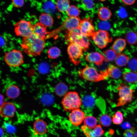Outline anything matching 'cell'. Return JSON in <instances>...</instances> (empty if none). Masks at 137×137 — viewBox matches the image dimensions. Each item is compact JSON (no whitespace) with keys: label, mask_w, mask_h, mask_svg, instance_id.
Masks as SVG:
<instances>
[{"label":"cell","mask_w":137,"mask_h":137,"mask_svg":"<svg viewBox=\"0 0 137 137\" xmlns=\"http://www.w3.org/2000/svg\"><path fill=\"white\" fill-rule=\"evenodd\" d=\"M45 40L33 33L29 36L23 38L21 46L27 55L36 56L40 55L45 45Z\"/></svg>","instance_id":"obj_1"},{"label":"cell","mask_w":137,"mask_h":137,"mask_svg":"<svg viewBox=\"0 0 137 137\" xmlns=\"http://www.w3.org/2000/svg\"><path fill=\"white\" fill-rule=\"evenodd\" d=\"M79 76L89 81L96 82L105 79L109 76L107 70L98 72L94 67L87 65L79 71Z\"/></svg>","instance_id":"obj_2"},{"label":"cell","mask_w":137,"mask_h":137,"mask_svg":"<svg viewBox=\"0 0 137 137\" xmlns=\"http://www.w3.org/2000/svg\"><path fill=\"white\" fill-rule=\"evenodd\" d=\"M82 103L78 94L75 91L67 93L64 96L61 101L63 107L66 111L79 109Z\"/></svg>","instance_id":"obj_3"},{"label":"cell","mask_w":137,"mask_h":137,"mask_svg":"<svg viewBox=\"0 0 137 137\" xmlns=\"http://www.w3.org/2000/svg\"><path fill=\"white\" fill-rule=\"evenodd\" d=\"M68 31L67 39L70 43L76 44L84 50L88 49L90 45L89 37L83 35L79 28Z\"/></svg>","instance_id":"obj_4"},{"label":"cell","mask_w":137,"mask_h":137,"mask_svg":"<svg viewBox=\"0 0 137 137\" xmlns=\"http://www.w3.org/2000/svg\"><path fill=\"white\" fill-rule=\"evenodd\" d=\"M119 97L117 100V107H120L127 104L132 101L134 91L129 87L122 83L117 88Z\"/></svg>","instance_id":"obj_5"},{"label":"cell","mask_w":137,"mask_h":137,"mask_svg":"<svg viewBox=\"0 0 137 137\" xmlns=\"http://www.w3.org/2000/svg\"><path fill=\"white\" fill-rule=\"evenodd\" d=\"M4 60L7 64L11 67H18L24 62L22 52L16 49H13L6 53L4 55Z\"/></svg>","instance_id":"obj_6"},{"label":"cell","mask_w":137,"mask_h":137,"mask_svg":"<svg viewBox=\"0 0 137 137\" xmlns=\"http://www.w3.org/2000/svg\"><path fill=\"white\" fill-rule=\"evenodd\" d=\"M14 26V32L17 36L25 38L33 33V25L29 21L22 20L17 22Z\"/></svg>","instance_id":"obj_7"},{"label":"cell","mask_w":137,"mask_h":137,"mask_svg":"<svg viewBox=\"0 0 137 137\" xmlns=\"http://www.w3.org/2000/svg\"><path fill=\"white\" fill-rule=\"evenodd\" d=\"M91 37L95 45L100 49L105 48L112 40L108 32L104 30H98Z\"/></svg>","instance_id":"obj_8"},{"label":"cell","mask_w":137,"mask_h":137,"mask_svg":"<svg viewBox=\"0 0 137 137\" xmlns=\"http://www.w3.org/2000/svg\"><path fill=\"white\" fill-rule=\"evenodd\" d=\"M83 50L74 43H70L67 48V52L71 61L75 65H78L83 56Z\"/></svg>","instance_id":"obj_9"},{"label":"cell","mask_w":137,"mask_h":137,"mask_svg":"<svg viewBox=\"0 0 137 137\" xmlns=\"http://www.w3.org/2000/svg\"><path fill=\"white\" fill-rule=\"evenodd\" d=\"M78 28L83 35L88 37H91L95 32L92 21L89 18L81 20Z\"/></svg>","instance_id":"obj_10"},{"label":"cell","mask_w":137,"mask_h":137,"mask_svg":"<svg viewBox=\"0 0 137 137\" xmlns=\"http://www.w3.org/2000/svg\"><path fill=\"white\" fill-rule=\"evenodd\" d=\"M80 19L78 17H70L66 18L59 28V31L64 29L71 31L78 28Z\"/></svg>","instance_id":"obj_11"},{"label":"cell","mask_w":137,"mask_h":137,"mask_svg":"<svg viewBox=\"0 0 137 137\" xmlns=\"http://www.w3.org/2000/svg\"><path fill=\"white\" fill-rule=\"evenodd\" d=\"M85 117L84 113L79 108L72 111L69 115V120L73 125L77 126L82 122Z\"/></svg>","instance_id":"obj_12"},{"label":"cell","mask_w":137,"mask_h":137,"mask_svg":"<svg viewBox=\"0 0 137 137\" xmlns=\"http://www.w3.org/2000/svg\"><path fill=\"white\" fill-rule=\"evenodd\" d=\"M81 128L87 137H100L104 132L99 125H97L93 128H89L83 125L81 127Z\"/></svg>","instance_id":"obj_13"},{"label":"cell","mask_w":137,"mask_h":137,"mask_svg":"<svg viewBox=\"0 0 137 137\" xmlns=\"http://www.w3.org/2000/svg\"><path fill=\"white\" fill-rule=\"evenodd\" d=\"M0 107V114L4 117L11 118L13 117L16 110L15 105L10 102H5Z\"/></svg>","instance_id":"obj_14"},{"label":"cell","mask_w":137,"mask_h":137,"mask_svg":"<svg viewBox=\"0 0 137 137\" xmlns=\"http://www.w3.org/2000/svg\"><path fill=\"white\" fill-rule=\"evenodd\" d=\"M85 59L88 62L93 63L96 65L100 66L105 60V57L98 52H93L88 54L85 57Z\"/></svg>","instance_id":"obj_15"},{"label":"cell","mask_w":137,"mask_h":137,"mask_svg":"<svg viewBox=\"0 0 137 137\" xmlns=\"http://www.w3.org/2000/svg\"><path fill=\"white\" fill-rule=\"evenodd\" d=\"M33 128L34 131L37 134L42 135L47 132V125L44 121L38 119L35 122Z\"/></svg>","instance_id":"obj_16"},{"label":"cell","mask_w":137,"mask_h":137,"mask_svg":"<svg viewBox=\"0 0 137 137\" xmlns=\"http://www.w3.org/2000/svg\"><path fill=\"white\" fill-rule=\"evenodd\" d=\"M46 27L40 22H38L33 25V33H34L41 38L45 40L47 35L50 32L46 30Z\"/></svg>","instance_id":"obj_17"},{"label":"cell","mask_w":137,"mask_h":137,"mask_svg":"<svg viewBox=\"0 0 137 137\" xmlns=\"http://www.w3.org/2000/svg\"><path fill=\"white\" fill-rule=\"evenodd\" d=\"M126 45V40L124 39L119 38L116 39L113 43L111 48L116 54H121L125 48Z\"/></svg>","instance_id":"obj_18"},{"label":"cell","mask_w":137,"mask_h":137,"mask_svg":"<svg viewBox=\"0 0 137 137\" xmlns=\"http://www.w3.org/2000/svg\"><path fill=\"white\" fill-rule=\"evenodd\" d=\"M20 93V90L18 86L14 84L9 86L6 91V94L9 98L14 99L17 98Z\"/></svg>","instance_id":"obj_19"},{"label":"cell","mask_w":137,"mask_h":137,"mask_svg":"<svg viewBox=\"0 0 137 137\" xmlns=\"http://www.w3.org/2000/svg\"><path fill=\"white\" fill-rule=\"evenodd\" d=\"M40 22L45 26L50 27L53 23V19L50 15L47 13H44L41 14L39 18Z\"/></svg>","instance_id":"obj_20"},{"label":"cell","mask_w":137,"mask_h":137,"mask_svg":"<svg viewBox=\"0 0 137 137\" xmlns=\"http://www.w3.org/2000/svg\"><path fill=\"white\" fill-rule=\"evenodd\" d=\"M107 70L108 76L112 78L117 79L121 76L122 73L120 70L114 65H109Z\"/></svg>","instance_id":"obj_21"},{"label":"cell","mask_w":137,"mask_h":137,"mask_svg":"<svg viewBox=\"0 0 137 137\" xmlns=\"http://www.w3.org/2000/svg\"><path fill=\"white\" fill-rule=\"evenodd\" d=\"M98 15L99 18L103 21L109 19L112 16V12L110 10L106 7H101L99 9Z\"/></svg>","instance_id":"obj_22"},{"label":"cell","mask_w":137,"mask_h":137,"mask_svg":"<svg viewBox=\"0 0 137 137\" xmlns=\"http://www.w3.org/2000/svg\"><path fill=\"white\" fill-rule=\"evenodd\" d=\"M123 78L127 83H134L137 81V73L132 71L126 72L123 74Z\"/></svg>","instance_id":"obj_23"},{"label":"cell","mask_w":137,"mask_h":137,"mask_svg":"<svg viewBox=\"0 0 137 137\" xmlns=\"http://www.w3.org/2000/svg\"><path fill=\"white\" fill-rule=\"evenodd\" d=\"M129 58L126 55L120 54L117 55L115 61L116 65L119 67H123L128 63Z\"/></svg>","instance_id":"obj_24"},{"label":"cell","mask_w":137,"mask_h":137,"mask_svg":"<svg viewBox=\"0 0 137 137\" xmlns=\"http://www.w3.org/2000/svg\"><path fill=\"white\" fill-rule=\"evenodd\" d=\"M69 0H57L56 4V7L61 12L66 11L70 6Z\"/></svg>","instance_id":"obj_25"},{"label":"cell","mask_w":137,"mask_h":137,"mask_svg":"<svg viewBox=\"0 0 137 137\" xmlns=\"http://www.w3.org/2000/svg\"><path fill=\"white\" fill-rule=\"evenodd\" d=\"M83 121L84 125L89 128H93L97 125V120L95 117L92 116H86Z\"/></svg>","instance_id":"obj_26"},{"label":"cell","mask_w":137,"mask_h":137,"mask_svg":"<svg viewBox=\"0 0 137 137\" xmlns=\"http://www.w3.org/2000/svg\"><path fill=\"white\" fill-rule=\"evenodd\" d=\"M127 43L131 45H134L137 43V33L133 31L128 32L125 36Z\"/></svg>","instance_id":"obj_27"},{"label":"cell","mask_w":137,"mask_h":137,"mask_svg":"<svg viewBox=\"0 0 137 137\" xmlns=\"http://www.w3.org/2000/svg\"><path fill=\"white\" fill-rule=\"evenodd\" d=\"M67 90V86L63 83H60L57 84L55 88L56 94L59 96H64L66 94Z\"/></svg>","instance_id":"obj_28"},{"label":"cell","mask_w":137,"mask_h":137,"mask_svg":"<svg viewBox=\"0 0 137 137\" xmlns=\"http://www.w3.org/2000/svg\"><path fill=\"white\" fill-rule=\"evenodd\" d=\"M103 53L105 61H111L115 60L117 56L116 53L112 49H107L104 51Z\"/></svg>","instance_id":"obj_29"},{"label":"cell","mask_w":137,"mask_h":137,"mask_svg":"<svg viewBox=\"0 0 137 137\" xmlns=\"http://www.w3.org/2000/svg\"><path fill=\"white\" fill-rule=\"evenodd\" d=\"M60 52V50L58 48L53 46L50 48L47 51L48 56L49 58L56 59L59 57Z\"/></svg>","instance_id":"obj_30"},{"label":"cell","mask_w":137,"mask_h":137,"mask_svg":"<svg viewBox=\"0 0 137 137\" xmlns=\"http://www.w3.org/2000/svg\"><path fill=\"white\" fill-rule=\"evenodd\" d=\"M99 121L102 126L105 127H108L111 125L112 119L109 115L107 114H104L100 117Z\"/></svg>","instance_id":"obj_31"},{"label":"cell","mask_w":137,"mask_h":137,"mask_svg":"<svg viewBox=\"0 0 137 137\" xmlns=\"http://www.w3.org/2000/svg\"><path fill=\"white\" fill-rule=\"evenodd\" d=\"M66 12L70 17H78L80 13L78 8L73 5L70 6Z\"/></svg>","instance_id":"obj_32"},{"label":"cell","mask_w":137,"mask_h":137,"mask_svg":"<svg viewBox=\"0 0 137 137\" xmlns=\"http://www.w3.org/2000/svg\"><path fill=\"white\" fill-rule=\"evenodd\" d=\"M123 117L122 113L120 111L116 112L113 115L112 119L113 123L116 125L121 124L123 122Z\"/></svg>","instance_id":"obj_33"},{"label":"cell","mask_w":137,"mask_h":137,"mask_svg":"<svg viewBox=\"0 0 137 137\" xmlns=\"http://www.w3.org/2000/svg\"><path fill=\"white\" fill-rule=\"evenodd\" d=\"M84 105L87 107H91L94 104V99L91 96L87 95L85 96L83 99Z\"/></svg>","instance_id":"obj_34"},{"label":"cell","mask_w":137,"mask_h":137,"mask_svg":"<svg viewBox=\"0 0 137 137\" xmlns=\"http://www.w3.org/2000/svg\"><path fill=\"white\" fill-rule=\"evenodd\" d=\"M128 66L130 69L132 71L137 70V59H132L129 61Z\"/></svg>","instance_id":"obj_35"},{"label":"cell","mask_w":137,"mask_h":137,"mask_svg":"<svg viewBox=\"0 0 137 137\" xmlns=\"http://www.w3.org/2000/svg\"><path fill=\"white\" fill-rule=\"evenodd\" d=\"M42 100L44 103L48 105L52 103L53 99L52 96L50 95L46 94L44 95L43 96Z\"/></svg>","instance_id":"obj_36"},{"label":"cell","mask_w":137,"mask_h":137,"mask_svg":"<svg viewBox=\"0 0 137 137\" xmlns=\"http://www.w3.org/2000/svg\"><path fill=\"white\" fill-rule=\"evenodd\" d=\"M83 5L85 8L87 10L91 9L93 6L92 0H82Z\"/></svg>","instance_id":"obj_37"},{"label":"cell","mask_w":137,"mask_h":137,"mask_svg":"<svg viewBox=\"0 0 137 137\" xmlns=\"http://www.w3.org/2000/svg\"><path fill=\"white\" fill-rule=\"evenodd\" d=\"M135 129L132 128L126 130L124 132V137H133L134 134Z\"/></svg>","instance_id":"obj_38"},{"label":"cell","mask_w":137,"mask_h":137,"mask_svg":"<svg viewBox=\"0 0 137 137\" xmlns=\"http://www.w3.org/2000/svg\"><path fill=\"white\" fill-rule=\"evenodd\" d=\"M12 1L13 6L16 7H21L24 4V0H12Z\"/></svg>","instance_id":"obj_39"},{"label":"cell","mask_w":137,"mask_h":137,"mask_svg":"<svg viewBox=\"0 0 137 137\" xmlns=\"http://www.w3.org/2000/svg\"><path fill=\"white\" fill-rule=\"evenodd\" d=\"M122 1L124 4L127 5H132L136 1V0H122Z\"/></svg>","instance_id":"obj_40"},{"label":"cell","mask_w":137,"mask_h":137,"mask_svg":"<svg viewBox=\"0 0 137 137\" xmlns=\"http://www.w3.org/2000/svg\"><path fill=\"white\" fill-rule=\"evenodd\" d=\"M5 103V99L4 96L2 94H0V107L2 106Z\"/></svg>","instance_id":"obj_41"},{"label":"cell","mask_w":137,"mask_h":137,"mask_svg":"<svg viewBox=\"0 0 137 137\" xmlns=\"http://www.w3.org/2000/svg\"><path fill=\"white\" fill-rule=\"evenodd\" d=\"M122 127L124 128H128L130 127V125L128 124L125 123L123 125Z\"/></svg>","instance_id":"obj_42"},{"label":"cell","mask_w":137,"mask_h":137,"mask_svg":"<svg viewBox=\"0 0 137 137\" xmlns=\"http://www.w3.org/2000/svg\"><path fill=\"white\" fill-rule=\"evenodd\" d=\"M133 137H137V131L134 133Z\"/></svg>","instance_id":"obj_43"},{"label":"cell","mask_w":137,"mask_h":137,"mask_svg":"<svg viewBox=\"0 0 137 137\" xmlns=\"http://www.w3.org/2000/svg\"><path fill=\"white\" fill-rule=\"evenodd\" d=\"M99 1H105L106 0H99Z\"/></svg>","instance_id":"obj_44"}]
</instances>
